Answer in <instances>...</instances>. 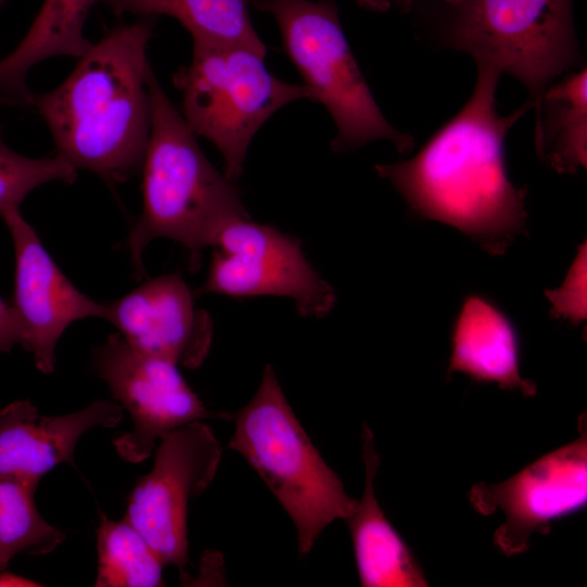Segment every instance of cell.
<instances>
[{"instance_id": "obj_1", "label": "cell", "mask_w": 587, "mask_h": 587, "mask_svg": "<svg viewBox=\"0 0 587 587\" xmlns=\"http://www.w3.org/2000/svg\"><path fill=\"white\" fill-rule=\"evenodd\" d=\"M501 73L477 65L475 88L460 112L408 161L377 164L417 215L450 225L491 255L503 254L526 233V189L505 168L504 138L532 108L528 100L509 115L496 110Z\"/></svg>"}, {"instance_id": "obj_2", "label": "cell", "mask_w": 587, "mask_h": 587, "mask_svg": "<svg viewBox=\"0 0 587 587\" xmlns=\"http://www.w3.org/2000/svg\"><path fill=\"white\" fill-rule=\"evenodd\" d=\"M151 17L108 32L55 89L32 95L57 149L109 184L141 170L150 130L147 49Z\"/></svg>"}, {"instance_id": "obj_3", "label": "cell", "mask_w": 587, "mask_h": 587, "mask_svg": "<svg viewBox=\"0 0 587 587\" xmlns=\"http://www.w3.org/2000/svg\"><path fill=\"white\" fill-rule=\"evenodd\" d=\"M150 130L141 165L142 210L126 247L137 279L142 253L155 238H170L190 254L191 268L228 221L249 217L234 182L207 159L196 135L155 78L148 75Z\"/></svg>"}, {"instance_id": "obj_4", "label": "cell", "mask_w": 587, "mask_h": 587, "mask_svg": "<svg viewBox=\"0 0 587 587\" xmlns=\"http://www.w3.org/2000/svg\"><path fill=\"white\" fill-rule=\"evenodd\" d=\"M232 420L227 448L263 479L296 527L300 554H308L322 532L336 520L345 521L358 500L313 445L271 364L254 396Z\"/></svg>"}, {"instance_id": "obj_5", "label": "cell", "mask_w": 587, "mask_h": 587, "mask_svg": "<svg viewBox=\"0 0 587 587\" xmlns=\"http://www.w3.org/2000/svg\"><path fill=\"white\" fill-rule=\"evenodd\" d=\"M265 55L248 47L193 42L189 65L174 75L183 101V117L195 135L211 141L225 161V175L235 182L259 128L284 105L314 101L307 85L272 75Z\"/></svg>"}, {"instance_id": "obj_6", "label": "cell", "mask_w": 587, "mask_h": 587, "mask_svg": "<svg viewBox=\"0 0 587 587\" xmlns=\"http://www.w3.org/2000/svg\"><path fill=\"white\" fill-rule=\"evenodd\" d=\"M271 13L285 49L305 84L329 112L336 125L332 148L357 149L386 139L407 153L413 138L394 128L373 98L344 35L333 0H250Z\"/></svg>"}, {"instance_id": "obj_7", "label": "cell", "mask_w": 587, "mask_h": 587, "mask_svg": "<svg viewBox=\"0 0 587 587\" xmlns=\"http://www.w3.org/2000/svg\"><path fill=\"white\" fill-rule=\"evenodd\" d=\"M572 0H466L453 8L445 43L515 77L534 102L579 61Z\"/></svg>"}, {"instance_id": "obj_8", "label": "cell", "mask_w": 587, "mask_h": 587, "mask_svg": "<svg viewBox=\"0 0 587 587\" xmlns=\"http://www.w3.org/2000/svg\"><path fill=\"white\" fill-rule=\"evenodd\" d=\"M211 247L202 292L286 297L300 315L315 319L336 303L334 289L311 266L300 241L273 226L236 217L223 225Z\"/></svg>"}, {"instance_id": "obj_9", "label": "cell", "mask_w": 587, "mask_h": 587, "mask_svg": "<svg viewBox=\"0 0 587 587\" xmlns=\"http://www.w3.org/2000/svg\"><path fill=\"white\" fill-rule=\"evenodd\" d=\"M223 448L203 421L183 425L159 439L151 471L135 485L124 519L146 539L164 565L185 574L190 499L213 482Z\"/></svg>"}, {"instance_id": "obj_10", "label": "cell", "mask_w": 587, "mask_h": 587, "mask_svg": "<svg viewBox=\"0 0 587 587\" xmlns=\"http://www.w3.org/2000/svg\"><path fill=\"white\" fill-rule=\"evenodd\" d=\"M92 367L132 419V430L113 441L118 455L129 463L147 460L161 437L183 425L232 420L203 405L177 364L135 349L120 334H111L92 350Z\"/></svg>"}, {"instance_id": "obj_11", "label": "cell", "mask_w": 587, "mask_h": 587, "mask_svg": "<svg viewBox=\"0 0 587 587\" xmlns=\"http://www.w3.org/2000/svg\"><path fill=\"white\" fill-rule=\"evenodd\" d=\"M578 436L497 484L472 486L469 499L483 515L501 512L504 521L494 544L507 557L525 552L533 535H548L551 524L587 503V423L580 415Z\"/></svg>"}, {"instance_id": "obj_12", "label": "cell", "mask_w": 587, "mask_h": 587, "mask_svg": "<svg viewBox=\"0 0 587 587\" xmlns=\"http://www.w3.org/2000/svg\"><path fill=\"white\" fill-rule=\"evenodd\" d=\"M14 245L13 308L22 327L21 344L43 374L54 370V351L64 330L87 317L104 319L107 303L79 291L42 246L20 208L2 215Z\"/></svg>"}, {"instance_id": "obj_13", "label": "cell", "mask_w": 587, "mask_h": 587, "mask_svg": "<svg viewBox=\"0 0 587 587\" xmlns=\"http://www.w3.org/2000/svg\"><path fill=\"white\" fill-rule=\"evenodd\" d=\"M104 320L135 349L186 369L199 367L212 344V320L177 274L149 278L107 303Z\"/></svg>"}, {"instance_id": "obj_14", "label": "cell", "mask_w": 587, "mask_h": 587, "mask_svg": "<svg viewBox=\"0 0 587 587\" xmlns=\"http://www.w3.org/2000/svg\"><path fill=\"white\" fill-rule=\"evenodd\" d=\"M123 408L109 400L64 415L46 416L28 400L0 410V477L37 485L45 474L67 463L75 466L79 438L93 427H115Z\"/></svg>"}, {"instance_id": "obj_15", "label": "cell", "mask_w": 587, "mask_h": 587, "mask_svg": "<svg viewBox=\"0 0 587 587\" xmlns=\"http://www.w3.org/2000/svg\"><path fill=\"white\" fill-rule=\"evenodd\" d=\"M364 489L353 512L345 520L357 570L363 587H425L427 579L413 553L386 517L375 494L380 459L372 429L362 426Z\"/></svg>"}, {"instance_id": "obj_16", "label": "cell", "mask_w": 587, "mask_h": 587, "mask_svg": "<svg viewBox=\"0 0 587 587\" xmlns=\"http://www.w3.org/2000/svg\"><path fill=\"white\" fill-rule=\"evenodd\" d=\"M458 372L524 397L537 392L535 383L521 375L520 346L512 323L478 296L465 299L453 326L447 373L450 376Z\"/></svg>"}, {"instance_id": "obj_17", "label": "cell", "mask_w": 587, "mask_h": 587, "mask_svg": "<svg viewBox=\"0 0 587 587\" xmlns=\"http://www.w3.org/2000/svg\"><path fill=\"white\" fill-rule=\"evenodd\" d=\"M96 1L45 0L21 42L0 59V100L29 104L25 78L34 65L58 55L80 58L89 50L84 25Z\"/></svg>"}, {"instance_id": "obj_18", "label": "cell", "mask_w": 587, "mask_h": 587, "mask_svg": "<svg viewBox=\"0 0 587 587\" xmlns=\"http://www.w3.org/2000/svg\"><path fill=\"white\" fill-rule=\"evenodd\" d=\"M586 68L550 84L534 101L537 154L559 173H575L587 161Z\"/></svg>"}, {"instance_id": "obj_19", "label": "cell", "mask_w": 587, "mask_h": 587, "mask_svg": "<svg viewBox=\"0 0 587 587\" xmlns=\"http://www.w3.org/2000/svg\"><path fill=\"white\" fill-rule=\"evenodd\" d=\"M121 16L168 15L191 35L193 42L238 45L265 55L249 13L250 0H100Z\"/></svg>"}, {"instance_id": "obj_20", "label": "cell", "mask_w": 587, "mask_h": 587, "mask_svg": "<svg viewBox=\"0 0 587 587\" xmlns=\"http://www.w3.org/2000/svg\"><path fill=\"white\" fill-rule=\"evenodd\" d=\"M96 587L163 586L164 564L142 535L124 517L101 515L97 530Z\"/></svg>"}, {"instance_id": "obj_21", "label": "cell", "mask_w": 587, "mask_h": 587, "mask_svg": "<svg viewBox=\"0 0 587 587\" xmlns=\"http://www.w3.org/2000/svg\"><path fill=\"white\" fill-rule=\"evenodd\" d=\"M37 485L0 477V572L17 554L45 555L65 533L49 524L36 508Z\"/></svg>"}, {"instance_id": "obj_22", "label": "cell", "mask_w": 587, "mask_h": 587, "mask_svg": "<svg viewBox=\"0 0 587 587\" xmlns=\"http://www.w3.org/2000/svg\"><path fill=\"white\" fill-rule=\"evenodd\" d=\"M76 176L77 168L59 154L33 159L11 150L0 130V215L20 208L38 186L52 180L72 184Z\"/></svg>"}, {"instance_id": "obj_23", "label": "cell", "mask_w": 587, "mask_h": 587, "mask_svg": "<svg viewBox=\"0 0 587 587\" xmlns=\"http://www.w3.org/2000/svg\"><path fill=\"white\" fill-rule=\"evenodd\" d=\"M586 247L578 251L562 286L547 291L552 312L558 317L578 324L586 319Z\"/></svg>"}, {"instance_id": "obj_24", "label": "cell", "mask_w": 587, "mask_h": 587, "mask_svg": "<svg viewBox=\"0 0 587 587\" xmlns=\"http://www.w3.org/2000/svg\"><path fill=\"white\" fill-rule=\"evenodd\" d=\"M21 340L22 327L16 311L0 298V352H9Z\"/></svg>"}, {"instance_id": "obj_25", "label": "cell", "mask_w": 587, "mask_h": 587, "mask_svg": "<svg viewBox=\"0 0 587 587\" xmlns=\"http://www.w3.org/2000/svg\"><path fill=\"white\" fill-rule=\"evenodd\" d=\"M40 584L8 572L7 570L0 572V587H37Z\"/></svg>"}, {"instance_id": "obj_26", "label": "cell", "mask_w": 587, "mask_h": 587, "mask_svg": "<svg viewBox=\"0 0 587 587\" xmlns=\"http://www.w3.org/2000/svg\"><path fill=\"white\" fill-rule=\"evenodd\" d=\"M359 1L363 3L364 5H367L373 9H384L386 5L390 4V2L396 1V0H359ZM441 1L454 8V7L461 5L466 0H441Z\"/></svg>"}]
</instances>
